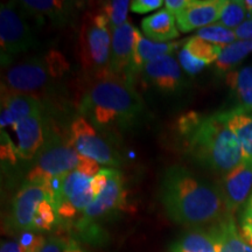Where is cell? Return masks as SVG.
<instances>
[{"label":"cell","instance_id":"24","mask_svg":"<svg viewBox=\"0 0 252 252\" xmlns=\"http://www.w3.org/2000/svg\"><path fill=\"white\" fill-rule=\"evenodd\" d=\"M229 127L239 141L243 159H252V113L235 108L225 111Z\"/></svg>","mask_w":252,"mask_h":252},{"label":"cell","instance_id":"27","mask_svg":"<svg viewBox=\"0 0 252 252\" xmlns=\"http://www.w3.org/2000/svg\"><path fill=\"white\" fill-rule=\"evenodd\" d=\"M56 224H59V215L56 208L48 198H46L37 207L32 231H49Z\"/></svg>","mask_w":252,"mask_h":252},{"label":"cell","instance_id":"29","mask_svg":"<svg viewBox=\"0 0 252 252\" xmlns=\"http://www.w3.org/2000/svg\"><path fill=\"white\" fill-rule=\"evenodd\" d=\"M195 35L207 41V42L220 47L228 46L230 43L235 42L236 40L234 30H229V28L220 26L219 24L201 28L196 32Z\"/></svg>","mask_w":252,"mask_h":252},{"label":"cell","instance_id":"20","mask_svg":"<svg viewBox=\"0 0 252 252\" xmlns=\"http://www.w3.org/2000/svg\"><path fill=\"white\" fill-rule=\"evenodd\" d=\"M20 9L32 17L43 20L49 19L53 24L60 26L68 24L75 14V5L70 1H56V0H25L20 1Z\"/></svg>","mask_w":252,"mask_h":252},{"label":"cell","instance_id":"5","mask_svg":"<svg viewBox=\"0 0 252 252\" xmlns=\"http://www.w3.org/2000/svg\"><path fill=\"white\" fill-rule=\"evenodd\" d=\"M126 190L124 176L118 169L112 168L105 188L94 198L86 212L72 224L78 238L91 244H100L106 241L103 223L124 209Z\"/></svg>","mask_w":252,"mask_h":252},{"label":"cell","instance_id":"2","mask_svg":"<svg viewBox=\"0 0 252 252\" xmlns=\"http://www.w3.org/2000/svg\"><path fill=\"white\" fill-rule=\"evenodd\" d=\"M184 149L195 161L220 174H228L243 160L239 141L226 122L225 111L210 116L189 112L178 124Z\"/></svg>","mask_w":252,"mask_h":252},{"label":"cell","instance_id":"35","mask_svg":"<svg viewBox=\"0 0 252 252\" xmlns=\"http://www.w3.org/2000/svg\"><path fill=\"white\" fill-rule=\"evenodd\" d=\"M236 39L239 41H252V18L245 20L241 26L234 30Z\"/></svg>","mask_w":252,"mask_h":252},{"label":"cell","instance_id":"26","mask_svg":"<svg viewBox=\"0 0 252 252\" xmlns=\"http://www.w3.org/2000/svg\"><path fill=\"white\" fill-rule=\"evenodd\" d=\"M252 53V41H235L222 48V52L216 60V70L220 74H229L232 68Z\"/></svg>","mask_w":252,"mask_h":252},{"label":"cell","instance_id":"32","mask_svg":"<svg viewBox=\"0 0 252 252\" xmlns=\"http://www.w3.org/2000/svg\"><path fill=\"white\" fill-rule=\"evenodd\" d=\"M162 4H165L162 0H134V1H131L130 8L134 13L144 14L159 8Z\"/></svg>","mask_w":252,"mask_h":252},{"label":"cell","instance_id":"4","mask_svg":"<svg viewBox=\"0 0 252 252\" xmlns=\"http://www.w3.org/2000/svg\"><path fill=\"white\" fill-rule=\"evenodd\" d=\"M83 172L94 176L100 171L99 163L81 156L71 144L58 133L47 132L42 149L34 158L33 166L27 174V182L42 184L53 176Z\"/></svg>","mask_w":252,"mask_h":252},{"label":"cell","instance_id":"25","mask_svg":"<svg viewBox=\"0 0 252 252\" xmlns=\"http://www.w3.org/2000/svg\"><path fill=\"white\" fill-rule=\"evenodd\" d=\"M226 83L238 100V109L252 111V67L226 74Z\"/></svg>","mask_w":252,"mask_h":252},{"label":"cell","instance_id":"22","mask_svg":"<svg viewBox=\"0 0 252 252\" xmlns=\"http://www.w3.org/2000/svg\"><path fill=\"white\" fill-rule=\"evenodd\" d=\"M141 30L145 36L156 42H166L179 36L175 17L167 9L157 12L141 21Z\"/></svg>","mask_w":252,"mask_h":252},{"label":"cell","instance_id":"39","mask_svg":"<svg viewBox=\"0 0 252 252\" xmlns=\"http://www.w3.org/2000/svg\"><path fill=\"white\" fill-rule=\"evenodd\" d=\"M64 252H87V251L84 250V249H82L80 247V244H78L74 238H69L67 248H65Z\"/></svg>","mask_w":252,"mask_h":252},{"label":"cell","instance_id":"36","mask_svg":"<svg viewBox=\"0 0 252 252\" xmlns=\"http://www.w3.org/2000/svg\"><path fill=\"white\" fill-rule=\"evenodd\" d=\"M190 2L191 0H166L165 6L169 13L176 17L182 11H185L190 5Z\"/></svg>","mask_w":252,"mask_h":252},{"label":"cell","instance_id":"3","mask_svg":"<svg viewBox=\"0 0 252 252\" xmlns=\"http://www.w3.org/2000/svg\"><path fill=\"white\" fill-rule=\"evenodd\" d=\"M144 111L134 87L115 76L94 80L80 102L81 115L106 137L133 127Z\"/></svg>","mask_w":252,"mask_h":252},{"label":"cell","instance_id":"10","mask_svg":"<svg viewBox=\"0 0 252 252\" xmlns=\"http://www.w3.org/2000/svg\"><path fill=\"white\" fill-rule=\"evenodd\" d=\"M93 178L94 176L78 171L63 176L61 190L55 206L59 223L68 226L72 225L83 215L94 198L91 190Z\"/></svg>","mask_w":252,"mask_h":252},{"label":"cell","instance_id":"28","mask_svg":"<svg viewBox=\"0 0 252 252\" xmlns=\"http://www.w3.org/2000/svg\"><path fill=\"white\" fill-rule=\"evenodd\" d=\"M130 6L131 1H127V0H113V1H108L103 5L100 13L108 20L111 32L126 23Z\"/></svg>","mask_w":252,"mask_h":252},{"label":"cell","instance_id":"31","mask_svg":"<svg viewBox=\"0 0 252 252\" xmlns=\"http://www.w3.org/2000/svg\"><path fill=\"white\" fill-rule=\"evenodd\" d=\"M19 243L23 245L25 252H40L45 247L47 239L34 231L21 232Z\"/></svg>","mask_w":252,"mask_h":252},{"label":"cell","instance_id":"21","mask_svg":"<svg viewBox=\"0 0 252 252\" xmlns=\"http://www.w3.org/2000/svg\"><path fill=\"white\" fill-rule=\"evenodd\" d=\"M214 226L186 232L173 243L171 252H217V236Z\"/></svg>","mask_w":252,"mask_h":252},{"label":"cell","instance_id":"6","mask_svg":"<svg viewBox=\"0 0 252 252\" xmlns=\"http://www.w3.org/2000/svg\"><path fill=\"white\" fill-rule=\"evenodd\" d=\"M67 69V62L58 52L32 56L7 69L1 87L12 93L31 94L42 90Z\"/></svg>","mask_w":252,"mask_h":252},{"label":"cell","instance_id":"34","mask_svg":"<svg viewBox=\"0 0 252 252\" xmlns=\"http://www.w3.org/2000/svg\"><path fill=\"white\" fill-rule=\"evenodd\" d=\"M68 239L63 237H50L47 239L45 247L40 252H64Z\"/></svg>","mask_w":252,"mask_h":252},{"label":"cell","instance_id":"1","mask_svg":"<svg viewBox=\"0 0 252 252\" xmlns=\"http://www.w3.org/2000/svg\"><path fill=\"white\" fill-rule=\"evenodd\" d=\"M160 201L167 216L181 225L209 228L231 215L220 189L182 166H172L163 173Z\"/></svg>","mask_w":252,"mask_h":252},{"label":"cell","instance_id":"9","mask_svg":"<svg viewBox=\"0 0 252 252\" xmlns=\"http://www.w3.org/2000/svg\"><path fill=\"white\" fill-rule=\"evenodd\" d=\"M105 137L84 116L80 115L72 119L69 143L81 156L89 158L99 165L121 166V157Z\"/></svg>","mask_w":252,"mask_h":252},{"label":"cell","instance_id":"30","mask_svg":"<svg viewBox=\"0 0 252 252\" xmlns=\"http://www.w3.org/2000/svg\"><path fill=\"white\" fill-rule=\"evenodd\" d=\"M248 9L244 1H228L225 8L223 9L222 15H220L219 25L223 27L229 28V30H236L244 23V19L247 18Z\"/></svg>","mask_w":252,"mask_h":252},{"label":"cell","instance_id":"15","mask_svg":"<svg viewBox=\"0 0 252 252\" xmlns=\"http://www.w3.org/2000/svg\"><path fill=\"white\" fill-rule=\"evenodd\" d=\"M141 75L145 82L166 94L175 93L184 86L180 65L172 55L147 63Z\"/></svg>","mask_w":252,"mask_h":252},{"label":"cell","instance_id":"11","mask_svg":"<svg viewBox=\"0 0 252 252\" xmlns=\"http://www.w3.org/2000/svg\"><path fill=\"white\" fill-rule=\"evenodd\" d=\"M48 198L43 184L26 182L14 196L8 223L18 232L32 231L36 209L43 200Z\"/></svg>","mask_w":252,"mask_h":252},{"label":"cell","instance_id":"16","mask_svg":"<svg viewBox=\"0 0 252 252\" xmlns=\"http://www.w3.org/2000/svg\"><path fill=\"white\" fill-rule=\"evenodd\" d=\"M18 137V154L25 160H32L42 149L46 141L42 113L23 118L13 125Z\"/></svg>","mask_w":252,"mask_h":252},{"label":"cell","instance_id":"18","mask_svg":"<svg viewBox=\"0 0 252 252\" xmlns=\"http://www.w3.org/2000/svg\"><path fill=\"white\" fill-rule=\"evenodd\" d=\"M42 103L33 94L12 93L1 87V128L20 119L42 113Z\"/></svg>","mask_w":252,"mask_h":252},{"label":"cell","instance_id":"12","mask_svg":"<svg viewBox=\"0 0 252 252\" xmlns=\"http://www.w3.org/2000/svg\"><path fill=\"white\" fill-rule=\"evenodd\" d=\"M138 30L130 23H125L112 32L110 72L112 76L133 86L131 81V64L133 59Z\"/></svg>","mask_w":252,"mask_h":252},{"label":"cell","instance_id":"23","mask_svg":"<svg viewBox=\"0 0 252 252\" xmlns=\"http://www.w3.org/2000/svg\"><path fill=\"white\" fill-rule=\"evenodd\" d=\"M214 228L217 236V252H252V245L241 235L234 215H230Z\"/></svg>","mask_w":252,"mask_h":252},{"label":"cell","instance_id":"7","mask_svg":"<svg viewBox=\"0 0 252 252\" xmlns=\"http://www.w3.org/2000/svg\"><path fill=\"white\" fill-rule=\"evenodd\" d=\"M112 32L106 18L98 12L84 18L80 31V60L84 71L94 80L112 76L110 72Z\"/></svg>","mask_w":252,"mask_h":252},{"label":"cell","instance_id":"38","mask_svg":"<svg viewBox=\"0 0 252 252\" xmlns=\"http://www.w3.org/2000/svg\"><path fill=\"white\" fill-rule=\"evenodd\" d=\"M0 252H25V249L19 243L18 239L17 241H6L1 243Z\"/></svg>","mask_w":252,"mask_h":252},{"label":"cell","instance_id":"17","mask_svg":"<svg viewBox=\"0 0 252 252\" xmlns=\"http://www.w3.org/2000/svg\"><path fill=\"white\" fill-rule=\"evenodd\" d=\"M222 48L194 35L185 42L179 53V61L186 72L190 75L197 74L210 63L216 62Z\"/></svg>","mask_w":252,"mask_h":252},{"label":"cell","instance_id":"40","mask_svg":"<svg viewBox=\"0 0 252 252\" xmlns=\"http://www.w3.org/2000/svg\"><path fill=\"white\" fill-rule=\"evenodd\" d=\"M243 215H249V216H252V193L250 195V197H249L248 202L245 203V208L243 210Z\"/></svg>","mask_w":252,"mask_h":252},{"label":"cell","instance_id":"8","mask_svg":"<svg viewBox=\"0 0 252 252\" xmlns=\"http://www.w3.org/2000/svg\"><path fill=\"white\" fill-rule=\"evenodd\" d=\"M36 46L30 25L13 2L2 4L0 8V55L1 65L7 67L17 56Z\"/></svg>","mask_w":252,"mask_h":252},{"label":"cell","instance_id":"13","mask_svg":"<svg viewBox=\"0 0 252 252\" xmlns=\"http://www.w3.org/2000/svg\"><path fill=\"white\" fill-rule=\"evenodd\" d=\"M220 193L228 212L234 215L250 197L252 189V159H243L223 178Z\"/></svg>","mask_w":252,"mask_h":252},{"label":"cell","instance_id":"14","mask_svg":"<svg viewBox=\"0 0 252 252\" xmlns=\"http://www.w3.org/2000/svg\"><path fill=\"white\" fill-rule=\"evenodd\" d=\"M226 0H191L190 5L175 17L176 26L182 33L219 23Z\"/></svg>","mask_w":252,"mask_h":252},{"label":"cell","instance_id":"33","mask_svg":"<svg viewBox=\"0 0 252 252\" xmlns=\"http://www.w3.org/2000/svg\"><path fill=\"white\" fill-rule=\"evenodd\" d=\"M111 169L112 168L100 169V171L91 179V190H93L94 197L105 188V186L108 184L110 179V175H111Z\"/></svg>","mask_w":252,"mask_h":252},{"label":"cell","instance_id":"19","mask_svg":"<svg viewBox=\"0 0 252 252\" xmlns=\"http://www.w3.org/2000/svg\"><path fill=\"white\" fill-rule=\"evenodd\" d=\"M181 41L179 42H153L152 40L146 39L141 35L138 31L137 39H135L133 59L131 64V81L134 84L135 78L141 74L143 69L147 63L156 61L158 59H161L163 56L172 55L180 47Z\"/></svg>","mask_w":252,"mask_h":252},{"label":"cell","instance_id":"37","mask_svg":"<svg viewBox=\"0 0 252 252\" xmlns=\"http://www.w3.org/2000/svg\"><path fill=\"white\" fill-rule=\"evenodd\" d=\"M241 235L248 242L249 244L252 245V216L243 215L241 216Z\"/></svg>","mask_w":252,"mask_h":252}]
</instances>
